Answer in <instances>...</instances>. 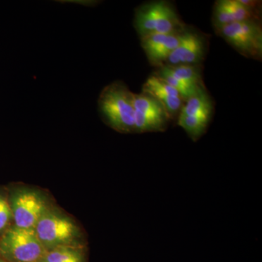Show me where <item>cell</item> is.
<instances>
[{
	"label": "cell",
	"instance_id": "obj_1",
	"mask_svg": "<svg viewBox=\"0 0 262 262\" xmlns=\"http://www.w3.org/2000/svg\"><path fill=\"white\" fill-rule=\"evenodd\" d=\"M134 93L118 81L108 84L100 95V113L114 130L124 134L134 133Z\"/></svg>",
	"mask_w": 262,
	"mask_h": 262
},
{
	"label": "cell",
	"instance_id": "obj_2",
	"mask_svg": "<svg viewBox=\"0 0 262 262\" xmlns=\"http://www.w3.org/2000/svg\"><path fill=\"white\" fill-rule=\"evenodd\" d=\"M135 27L141 38L153 34H170L186 29L171 3L154 1L136 8Z\"/></svg>",
	"mask_w": 262,
	"mask_h": 262
},
{
	"label": "cell",
	"instance_id": "obj_3",
	"mask_svg": "<svg viewBox=\"0 0 262 262\" xmlns=\"http://www.w3.org/2000/svg\"><path fill=\"white\" fill-rule=\"evenodd\" d=\"M46 251L34 229L15 226L0 239V255L7 262H39Z\"/></svg>",
	"mask_w": 262,
	"mask_h": 262
},
{
	"label": "cell",
	"instance_id": "obj_4",
	"mask_svg": "<svg viewBox=\"0 0 262 262\" xmlns=\"http://www.w3.org/2000/svg\"><path fill=\"white\" fill-rule=\"evenodd\" d=\"M34 231L46 251L74 246L79 236V229L73 221L50 208L38 221Z\"/></svg>",
	"mask_w": 262,
	"mask_h": 262
},
{
	"label": "cell",
	"instance_id": "obj_5",
	"mask_svg": "<svg viewBox=\"0 0 262 262\" xmlns=\"http://www.w3.org/2000/svg\"><path fill=\"white\" fill-rule=\"evenodd\" d=\"M216 33L243 56L261 59L262 30L258 20L234 22Z\"/></svg>",
	"mask_w": 262,
	"mask_h": 262
},
{
	"label": "cell",
	"instance_id": "obj_6",
	"mask_svg": "<svg viewBox=\"0 0 262 262\" xmlns=\"http://www.w3.org/2000/svg\"><path fill=\"white\" fill-rule=\"evenodd\" d=\"M134 133L161 132L172 120L163 104L149 94H134Z\"/></svg>",
	"mask_w": 262,
	"mask_h": 262
},
{
	"label": "cell",
	"instance_id": "obj_7",
	"mask_svg": "<svg viewBox=\"0 0 262 262\" xmlns=\"http://www.w3.org/2000/svg\"><path fill=\"white\" fill-rule=\"evenodd\" d=\"M10 205L15 227L22 229H34L38 221L48 209L42 196L31 189L17 191Z\"/></svg>",
	"mask_w": 262,
	"mask_h": 262
},
{
	"label": "cell",
	"instance_id": "obj_8",
	"mask_svg": "<svg viewBox=\"0 0 262 262\" xmlns=\"http://www.w3.org/2000/svg\"><path fill=\"white\" fill-rule=\"evenodd\" d=\"M206 38L201 34L186 27L181 34L179 46L163 66H199L206 56Z\"/></svg>",
	"mask_w": 262,
	"mask_h": 262
},
{
	"label": "cell",
	"instance_id": "obj_9",
	"mask_svg": "<svg viewBox=\"0 0 262 262\" xmlns=\"http://www.w3.org/2000/svg\"><path fill=\"white\" fill-rule=\"evenodd\" d=\"M143 93L149 94L163 105L171 117H178L184 101L177 90L153 75L143 85Z\"/></svg>",
	"mask_w": 262,
	"mask_h": 262
},
{
	"label": "cell",
	"instance_id": "obj_10",
	"mask_svg": "<svg viewBox=\"0 0 262 262\" xmlns=\"http://www.w3.org/2000/svg\"><path fill=\"white\" fill-rule=\"evenodd\" d=\"M213 110V101L211 97L206 89H201L184 103L179 115L211 119Z\"/></svg>",
	"mask_w": 262,
	"mask_h": 262
},
{
	"label": "cell",
	"instance_id": "obj_11",
	"mask_svg": "<svg viewBox=\"0 0 262 262\" xmlns=\"http://www.w3.org/2000/svg\"><path fill=\"white\" fill-rule=\"evenodd\" d=\"M155 76L158 78L161 79L164 82H166L169 85L177 90L181 95L184 102L193 95L195 94L199 90L206 89L205 87H196L184 82L181 80L177 76L174 75L166 66H162L158 67V70L155 72Z\"/></svg>",
	"mask_w": 262,
	"mask_h": 262
},
{
	"label": "cell",
	"instance_id": "obj_12",
	"mask_svg": "<svg viewBox=\"0 0 262 262\" xmlns=\"http://www.w3.org/2000/svg\"><path fill=\"white\" fill-rule=\"evenodd\" d=\"M39 262H84V258L77 246H64L48 250Z\"/></svg>",
	"mask_w": 262,
	"mask_h": 262
},
{
	"label": "cell",
	"instance_id": "obj_13",
	"mask_svg": "<svg viewBox=\"0 0 262 262\" xmlns=\"http://www.w3.org/2000/svg\"><path fill=\"white\" fill-rule=\"evenodd\" d=\"M211 119L196 116L179 115L178 125L187 133L193 141H198L205 133Z\"/></svg>",
	"mask_w": 262,
	"mask_h": 262
},
{
	"label": "cell",
	"instance_id": "obj_14",
	"mask_svg": "<svg viewBox=\"0 0 262 262\" xmlns=\"http://www.w3.org/2000/svg\"><path fill=\"white\" fill-rule=\"evenodd\" d=\"M169 70L174 75L178 77L181 80L187 83L196 86V87H205L202 79V74L200 66L179 65L169 67L166 66Z\"/></svg>",
	"mask_w": 262,
	"mask_h": 262
},
{
	"label": "cell",
	"instance_id": "obj_15",
	"mask_svg": "<svg viewBox=\"0 0 262 262\" xmlns=\"http://www.w3.org/2000/svg\"><path fill=\"white\" fill-rule=\"evenodd\" d=\"M212 22L215 32H218L226 26L234 23L233 18L226 3V0H219L215 2L213 6Z\"/></svg>",
	"mask_w": 262,
	"mask_h": 262
},
{
	"label": "cell",
	"instance_id": "obj_16",
	"mask_svg": "<svg viewBox=\"0 0 262 262\" xmlns=\"http://www.w3.org/2000/svg\"><path fill=\"white\" fill-rule=\"evenodd\" d=\"M13 215L10 203L0 194V231L7 227Z\"/></svg>",
	"mask_w": 262,
	"mask_h": 262
},
{
	"label": "cell",
	"instance_id": "obj_17",
	"mask_svg": "<svg viewBox=\"0 0 262 262\" xmlns=\"http://www.w3.org/2000/svg\"><path fill=\"white\" fill-rule=\"evenodd\" d=\"M0 262H5L4 260L2 259L1 258H0Z\"/></svg>",
	"mask_w": 262,
	"mask_h": 262
},
{
	"label": "cell",
	"instance_id": "obj_18",
	"mask_svg": "<svg viewBox=\"0 0 262 262\" xmlns=\"http://www.w3.org/2000/svg\"><path fill=\"white\" fill-rule=\"evenodd\" d=\"M5 262H7V261H5Z\"/></svg>",
	"mask_w": 262,
	"mask_h": 262
}]
</instances>
